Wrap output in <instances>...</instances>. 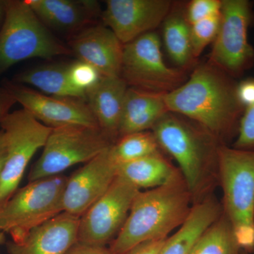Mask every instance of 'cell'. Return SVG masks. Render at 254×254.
<instances>
[{
  "instance_id": "obj_37",
  "label": "cell",
  "mask_w": 254,
  "mask_h": 254,
  "mask_svg": "<svg viewBox=\"0 0 254 254\" xmlns=\"http://www.w3.org/2000/svg\"><path fill=\"white\" fill-rule=\"evenodd\" d=\"M242 254H254V252H252V253H250V252H245V251H242Z\"/></svg>"
},
{
  "instance_id": "obj_30",
  "label": "cell",
  "mask_w": 254,
  "mask_h": 254,
  "mask_svg": "<svg viewBox=\"0 0 254 254\" xmlns=\"http://www.w3.org/2000/svg\"><path fill=\"white\" fill-rule=\"evenodd\" d=\"M237 95L244 108L254 105V78H246L238 82Z\"/></svg>"
},
{
  "instance_id": "obj_9",
  "label": "cell",
  "mask_w": 254,
  "mask_h": 254,
  "mask_svg": "<svg viewBox=\"0 0 254 254\" xmlns=\"http://www.w3.org/2000/svg\"><path fill=\"white\" fill-rule=\"evenodd\" d=\"M253 9L249 0H222L220 28L208 62L236 80L254 66V48L248 39Z\"/></svg>"
},
{
  "instance_id": "obj_15",
  "label": "cell",
  "mask_w": 254,
  "mask_h": 254,
  "mask_svg": "<svg viewBox=\"0 0 254 254\" xmlns=\"http://www.w3.org/2000/svg\"><path fill=\"white\" fill-rule=\"evenodd\" d=\"M69 46L78 60L96 68L102 77L121 75L124 45L105 25H91L78 32Z\"/></svg>"
},
{
  "instance_id": "obj_13",
  "label": "cell",
  "mask_w": 254,
  "mask_h": 254,
  "mask_svg": "<svg viewBox=\"0 0 254 254\" xmlns=\"http://www.w3.org/2000/svg\"><path fill=\"white\" fill-rule=\"evenodd\" d=\"M173 5L170 0H108L101 16L125 45L163 24Z\"/></svg>"
},
{
  "instance_id": "obj_5",
  "label": "cell",
  "mask_w": 254,
  "mask_h": 254,
  "mask_svg": "<svg viewBox=\"0 0 254 254\" xmlns=\"http://www.w3.org/2000/svg\"><path fill=\"white\" fill-rule=\"evenodd\" d=\"M4 12L0 31V71L32 58L52 59L72 53L52 35L26 1H4Z\"/></svg>"
},
{
  "instance_id": "obj_35",
  "label": "cell",
  "mask_w": 254,
  "mask_h": 254,
  "mask_svg": "<svg viewBox=\"0 0 254 254\" xmlns=\"http://www.w3.org/2000/svg\"><path fill=\"white\" fill-rule=\"evenodd\" d=\"M5 243L4 232L0 229V245Z\"/></svg>"
},
{
  "instance_id": "obj_4",
  "label": "cell",
  "mask_w": 254,
  "mask_h": 254,
  "mask_svg": "<svg viewBox=\"0 0 254 254\" xmlns=\"http://www.w3.org/2000/svg\"><path fill=\"white\" fill-rule=\"evenodd\" d=\"M218 179L223 191L222 211L231 224L240 248L254 252V150L222 143Z\"/></svg>"
},
{
  "instance_id": "obj_3",
  "label": "cell",
  "mask_w": 254,
  "mask_h": 254,
  "mask_svg": "<svg viewBox=\"0 0 254 254\" xmlns=\"http://www.w3.org/2000/svg\"><path fill=\"white\" fill-rule=\"evenodd\" d=\"M150 131L176 160L193 200L200 199L218 174V149L222 142L199 125L169 112Z\"/></svg>"
},
{
  "instance_id": "obj_12",
  "label": "cell",
  "mask_w": 254,
  "mask_h": 254,
  "mask_svg": "<svg viewBox=\"0 0 254 254\" xmlns=\"http://www.w3.org/2000/svg\"><path fill=\"white\" fill-rule=\"evenodd\" d=\"M6 91L23 109L50 128L71 125L99 127L86 100L46 95L19 85L9 84Z\"/></svg>"
},
{
  "instance_id": "obj_28",
  "label": "cell",
  "mask_w": 254,
  "mask_h": 254,
  "mask_svg": "<svg viewBox=\"0 0 254 254\" xmlns=\"http://www.w3.org/2000/svg\"><path fill=\"white\" fill-rule=\"evenodd\" d=\"M232 146L237 149L254 150V105L244 110Z\"/></svg>"
},
{
  "instance_id": "obj_23",
  "label": "cell",
  "mask_w": 254,
  "mask_h": 254,
  "mask_svg": "<svg viewBox=\"0 0 254 254\" xmlns=\"http://www.w3.org/2000/svg\"><path fill=\"white\" fill-rule=\"evenodd\" d=\"M163 38L169 56L179 68L187 71L195 60L190 41V25L184 12L172 10L163 23Z\"/></svg>"
},
{
  "instance_id": "obj_33",
  "label": "cell",
  "mask_w": 254,
  "mask_h": 254,
  "mask_svg": "<svg viewBox=\"0 0 254 254\" xmlns=\"http://www.w3.org/2000/svg\"><path fill=\"white\" fill-rule=\"evenodd\" d=\"M16 103L7 91L0 93V122L9 114V110Z\"/></svg>"
},
{
  "instance_id": "obj_1",
  "label": "cell",
  "mask_w": 254,
  "mask_h": 254,
  "mask_svg": "<svg viewBox=\"0 0 254 254\" xmlns=\"http://www.w3.org/2000/svg\"><path fill=\"white\" fill-rule=\"evenodd\" d=\"M238 82L207 62L165 93V102L169 111L190 119L227 144L236 138L245 110L237 95Z\"/></svg>"
},
{
  "instance_id": "obj_14",
  "label": "cell",
  "mask_w": 254,
  "mask_h": 254,
  "mask_svg": "<svg viewBox=\"0 0 254 254\" xmlns=\"http://www.w3.org/2000/svg\"><path fill=\"white\" fill-rule=\"evenodd\" d=\"M111 145L67 177L63 212L81 218L111 186L118 171L110 152Z\"/></svg>"
},
{
  "instance_id": "obj_27",
  "label": "cell",
  "mask_w": 254,
  "mask_h": 254,
  "mask_svg": "<svg viewBox=\"0 0 254 254\" xmlns=\"http://www.w3.org/2000/svg\"><path fill=\"white\" fill-rule=\"evenodd\" d=\"M68 78L75 88L86 93L98 84L102 76L89 64L78 60L68 64Z\"/></svg>"
},
{
  "instance_id": "obj_25",
  "label": "cell",
  "mask_w": 254,
  "mask_h": 254,
  "mask_svg": "<svg viewBox=\"0 0 254 254\" xmlns=\"http://www.w3.org/2000/svg\"><path fill=\"white\" fill-rule=\"evenodd\" d=\"M160 149L152 131L125 135L110 147L112 157L118 166L155 154L160 152Z\"/></svg>"
},
{
  "instance_id": "obj_22",
  "label": "cell",
  "mask_w": 254,
  "mask_h": 254,
  "mask_svg": "<svg viewBox=\"0 0 254 254\" xmlns=\"http://www.w3.org/2000/svg\"><path fill=\"white\" fill-rule=\"evenodd\" d=\"M16 79L46 95L86 100V93L75 88L70 82L68 64H50L37 66L20 73Z\"/></svg>"
},
{
  "instance_id": "obj_34",
  "label": "cell",
  "mask_w": 254,
  "mask_h": 254,
  "mask_svg": "<svg viewBox=\"0 0 254 254\" xmlns=\"http://www.w3.org/2000/svg\"><path fill=\"white\" fill-rule=\"evenodd\" d=\"M6 156V143L3 131H0V176L5 163Z\"/></svg>"
},
{
  "instance_id": "obj_32",
  "label": "cell",
  "mask_w": 254,
  "mask_h": 254,
  "mask_svg": "<svg viewBox=\"0 0 254 254\" xmlns=\"http://www.w3.org/2000/svg\"><path fill=\"white\" fill-rule=\"evenodd\" d=\"M66 254H113L109 248L77 243L70 249Z\"/></svg>"
},
{
  "instance_id": "obj_10",
  "label": "cell",
  "mask_w": 254,
  "mask_h": 254,
  "mask_svg": "<svg viewBox=\"0 0 254 254\" xmlns=\"http://www.w3.org/2000/svg\"><path fill=\"white\" fill-rule=\"evenodd\" d=\"M120 76L128 87L163 93L173 91L187 79L185 70L165 63L160 38L153 31L124 45Z\"/></svg>"
},
{
  "instance_id": "obj_20",
  "label": "cell",
  "mask_w": 254,
  "mask_h": 254,
  "mask_svg": "<svg viewBox=\"0 0 254 254\" xmlns=\"http://www.w3.org/2000/svg\"><path fill=\"white\" fill-rule=\"evenodd\" d=\"M222 213V207L213 198L195 203L186 221L167 239L159 254H189L195 241Z\"/></svg>"
},
{
  "instance_id": "obj_7",
  "label": "cell",
  "mask_w": 254,
  "mask_h": 254,
  "mask_svg": "<svg viewBox=\"0 0 254 254\" xmlns=\"http://www.w3.org/2000/svg\"><path fill=\"white\" fill-rule=\"evenodd\" d=\"M113 144L99 127L52 128L41 157L30 171L29 182L61 175L73 165L88 163Z\"/></svg>"
},
{
  "instance_id": "obj_24",
  "label": "cell",
  "mask_w": 254,
  "mask_h": 254,
  "mask_svg": "<svg viewBox=\"0 0 254 254\" xmlns=\"http://www.w3.org/2000/svg\"><path fill=\"white\" fill-rule=\"evenodd\" d=\"M233 229L222 211L220 218L207 229L189 254H242Z\"/></svg>"
},
{
  "instance_id": "obj_8",
  "label": "cell",
  "mask_w": 254,
  "mask_h": 254,
  "mask_svg": "<svg viewBox=\"0 0 254 254\" xmlns=\"http://www.w3.org/2000/svg\"><path fill=\"white\" fill-rule=\"evenodd\" d=\"M6 143V156L0 176V209L18 190L33 155L46 144L52 128L21 109L9 113L0 122Z\"/></svg>"
},
{
  "instance_id": "obj_29",
  "label": "cell",
  "mask_w": 254,
  "mask_h": 254,
  "mask_svg": "<svg viewBox=\"0 0 254 254\" xmlns=\"http://www.w3.org/2000/svg\"><path fill=\"white\" fill-rule=\"evenodd\" d=\"M222 0H192L184 11L189 23L193 24L221 13Z\"/></svg>"
},
{
  "instance_id": "obj_26",
  "label": "cell",
  "mask_w": 254,
  "mask_h": 254,
  "mask_svg": "<svg viewBox=\"0 0 254 254\" xmlns=\"http://www.w3.org/2000/svg\"><path fill=\"white\" fill-rule=\"evenodd\" d=\"M221 21V13L190 24V41L195 60L218 35Z\"/></svg>"
},
{
  "instance_id": "obj_18",
  "label": "cell",
  "mask_w": 254,
  "mask_h": 254,
  "mask_svg": "<svg viewBox=\"0 0 254 254\" xmlns=\"http://www.w3.org/2000/svg\"><path fill=\"white\" fill-rule=\"evenodd\" d=\"M128 87L121 76L102 77L87 93V103L98 126L113 143L119 138L124 100Z\"/></svg>"
},
{
  "instance_id": "obj_19",
  "label": "cell",
  "mask_w": 254,
  "mask_h": 254,
  "mask_svg": "<svg viewBox=\"0 0 254 254\" xmlns=\"http://www.w3.org/2000/svg\"><path fill=\"white\" fill-rule=\"evenodd\" d=\"M169 112L165 93L128 87L124 100L119 138L129 133L150 131Z\"/></svg>"
},
{
  "instance_id": "obj_2",
  "label": "cell",
  "mask_w": 254,
  "mask_h": 254,
  "mask_svg": "<svg viewBox=\"0 0 254 254\" xmlns=\"http://www.w3.org/2000/svg\"><path fill=\"white\" fill-rule=\"evenodd\" d=\"M192 200L182 175L163 186L140 190L110 252L123 254L143 242L168 238L188 218Z\"/></svg>"
},
{
  "instance_id": "obj_21",
  "label": "cell",
  "mask_w": 254,
  "mask_h": 254,
  "mask_svg": "<svg viewBox=\"0 0 254 254\" xmlns=\"http://www.w3.org/2000/svg\"><path fill=\"white\" fill-rule=\"evenodd\" d=\"M181 175L159 153L118 166L117 175L138 190H151L166 185Z\"/></svg>"
},
{
  "instance_id": "obj_16",
  "label": "cell",
  "mask_w": 254,
  "mask_h": 254,
  "mask_svg": "<svg viewBox=\"0 0 254 254\" xmlns=\"http://www.w3.org/2000/svg\"><path fill=\"white\" fill-rule=\"evenodd\" d=\"M79 218L63 212L33 229L21 243H6L9 254H66L78 242Z\"/></svg>"
},
{
  "instance_id": "obj_36",
  "label": "cell",
  "mask_w": 254,
  "mask_h": 254,
  "mask_svg": "<svg viewBox=\"0 0 254 254\" xmlns=\"http://www.w3.org/2000/svg\"><path fill=\"white\" fill-rule=\"evenodd\" d=\"M3 12H4V2L0 1V19H1Z\"/></svg>"
},
{
  "instance_id": "obj_11",
  "label": "cell",
  "mask_w": 254,
  "mask_h": 254,
  "mask_svg": "<svg viewBox=\"0 0 254 254\" xmlns=\"http://www.w3.org/2000/svg\"><path fill=\"white\" fill-rule=\"evenodd\" d=\"M117 175L104 195L79 218L78 242L106 247L118 236L140 191Z\"/></svg>"
},
{
  "instance_id": "obj_6",
  "label": "cell",
  "mask_w": 254,
  "mask_h": 254,
  "mask_svg": "<svg viewBox=\"0 0 254 254\" xmlns=\"http://www.w3.org/2000/svg\"><path fill=\"white\" fill-rule=\"evenodd\" d=\"M67 177L59 175L30 182L0 209V229L22 242L33 229L63 213Z\"/></svg>"
},
{
  "instance_id": "obj_31",
  "label": "cell",
  "mask_w": 254,
  "mask_h": 254,
  "mask_svg": "<svg viewBox=\"0 0 254 254\" xmlns=\"http://www.w3.org/2000/svg\"><path fill=\"white\" fill-rule=\"evenodd\" d=\"M168 238L143 242L123 254H159Z\"/></svg>"
},
{
  "instance_id": "obj_17",
  "label": "cell",
  "mask_w": 254,
  "mask_h": 254,
  "mask_svg": "<svg viewBox=\"0 0 254 254\" xmlns=\"http://www.w3.org/2000/svg\"><path fill=\"white\" fill-rule=\"evenodd\" d=\"M47 28L64 32L81 31L91 26L100 13L91 0H26Z\"/></svg>"
}]
</instances>
